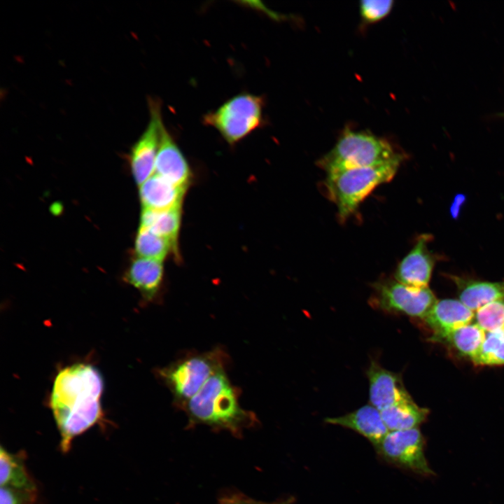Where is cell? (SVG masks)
I'll return each mask as SVG.
<instances>
[{
    "instance_id": "cell-1",
    "label": "cell",
    "mask_w": 504,
    "mask_h": 504,
    "mask_svg": "<svg viewBox=\"0 0 504 504\" xmlns=\"http://www.w3.org/2000/svg\"><path fill=\"white\" fill-rule=\"evenodd\" d=\"M103 388L101 373L90 364H73L56 375L49 403L63 453L70 450L76 437L102 420Z\"/></svg>"
},
{
    "instance_id": "cell-2",
    "label": "cell",
    "mask_w": 504,
    "mask_h": 504,
    "mask_svg": "<svg viewBox=\"0 0 504 504\" xmlns=\"http://www.w3.org/2000/svg\"><path fill=\"white\" fill-rule=\"evenodd\" d=\"M239 396L223 370L212 375L181 409L188 417L189 426L202 424L240 437L244 429L257 423V418L240 406Z\"/></svg>"
},
{
    "instance_id": "cell-3",
    "label": "cell",
    "mask_w": 504,
    "mask_h": 504,
    "mask_svg": "<svg viewBox=\"0 0 504 504\" xmlns=\"http://www.w3.org/2000/svg\"><path fill=\"white\" fill-rule=\"evenodd\" d=\"M404 158L370 167L343 169L326 174V196L337 207L341 222L346 220L379 186L390 181Z\"/></svg>"
},
{
    "instance_id": "cell-4",
    "label": "cell",
    "mask_w": 504,
    "mask_h": 504,
    "mask_svg": "<svg viewBox=\"0 0 504 504\" xmlns=\"http://www.w3.org/2000/svg\"><path fill=\"white\" fill-rule=\"evenodd\" d=\"M404 158L385 139L345 129L333 148L318 161L326 174L337 171L385 164Z\"/></svg>"
},
{
    "instance_id": "cell-5",
    "label": "cell",
    "mask_w": 504,
    "mask_h": 504,
    "mask_svg": "<svg viewBox=\"0 0 504 504\" xmlns=\"http://www.w3.org/2000/svg\"><path fill=\"white\" fill-rule=\"evenodd\" d=\"M225 352L218 348L192 354L158 370V375L181 408L216 372L225 370Z\"/></svg>"
},
{
    "instance_id": "cell-6",
    "label": "cell",
    "mask_w": 504,
    "mask_h": 504,
    "mask_svg": "<svg viewBox=\"0 0 504 504\" xmlns=\"http://www.w3.org/2000/svg\"><path fill=\"white\" fill-rule=\"evenodd\" d=\"M265 103L263 96L240 93L204 114L202 122L216 130L228 144L234 145L264 126Z\"/></svg>"
},
{
    "instance_id": "cell-7",
    "label": "cell",
    "mask_w": 504,
    "mask_h": 504,
    "mask_svg": "<svg viewBox=\"0 0 504 504\" xmlns=\"http://www.w3.org/2000/svg\"><path fill=\"white\" fill-rule=\"evenodd\" d=\"M370 304L384 312L422 319L437 301L428 287L405 285L395 279H382L372 285Z\"/></svg>"
},
{
    "instance_id": "cell-8",
    "label": "cell",
    "mask_w": 504,
    "mask_h": 504,
    "mask_svg": "<svg viewBox=\"0 0 504 504\" xmlns=\"http://www.w3.org/2000/svg\"><path fill=\"white\" fill-rule=\"evenodd\" d=\"M425 441L418 428L388 431L374 446L377 455L385 462L421 476L434 474L424 454Z\"/></svg>"
},
{
    "instance_id": "cell-9",
    "label": "cell",
    "mask_w": 504,
    "mask_h": 504,
    "mask_svg": "<svg viewBox=\"0 0 504 504\" xmlns=\"http://www.w3.org/2000/svg\"><path fill=\"white\" fill-rule=\"evenodd\" d=\"M148 108L150 114L148 123L146 130L134 144L130 154L132 173L139 186L155 174L161 129L164 124L160 101L150 98Z\"/></svg>"
},
{
    "instance_id": "cell-10",
    "label": "cell",
    "mask_w": 504,
    "mask_h": 504,
    "mask_svg": "<svg viewBox=\"0 0 504 504\" xmlns=\"http://www.w3.org/2000/svg\"><path fill=\"white\" fill-rule=\"evenodd\" d=\"M366 374L370 405L379 411L412 398L403 385L401 375L382 368L376 360L371 361Z\"/></svg>"
},
{
    "instance_id": "cell-11",
    "label": "cell",
    "mask_w": 504,
    "mask_h": 504,
    "mask_svg": "<svg viewBox=\"0 0 504 504\" xmlns=\"http://www.w3.org/2000/svg\"><path fill=\"white\" fill-rule=\"evenodd\" d=\"M430 239L426 234L419 237L414 247L398 263L394 273L396 280L410 286L428 287L435 264V257L428 247Z\"/></svg>"
},
{
    "instance_id": "cell-12",
    "label": "cell",
    "mask_w": 504,
    "mask_h": 504,
    "mask_svg": "<svg viewBox=\"0 0 504 504\" xmlns=\"http://www.w3.org/2000/svg\"><path fill=\"white\" fill-rule=\"evenodd\" d=\"M155 174L176 186L184 188H187L190 181L189 164L164 124L161 129Z\"/></svg>"
},
{
    "instance_id": "cell-13",
    "label": "cell",
    "mask_w": 504,
    "mask_h": 504,
    "mask_svg": "<svg viewBox=\"0 0 504 504\" xmlns=\"http://www.w3.org/2000/svg\"><path fill=\"white\" fill-rule=\"evenodd\" d=\"M324 421L356 432L370 441L373 447L389 431L384 422L381 411L370 404L342 416L327 417Z\"/></svg>"
},
{
    "instance_id": "cell-14",
    "label": "cell",
    "mask_w": 504,
    "mask_h": 504,
    "mask_svg": "<svg viewBox=\"0 0 504 504\" xmlns=\"http://www.w3.org/2000/svg\"><path fill=\"white\" fill-rule=\"evenodd\" d=\"M163 276L162 261L137 257L131 262L124 280L140 292L145 302H151L160 291Z\"/></svg>"
},
{
    "instance_id": "cell-15",
    "label": "cell",
    "mask_w": 504,
    "mask_h": 504,
    "mask_svg": "<svg viewBox=\"0 0 504 504\" xmlns=\"http://www.w3.org/2000/svg\"><path fill=\"white\" fill-rule=\"evenodd\" d=\"M186 189L154 174L140 186L139 197L142 207L151 210L181 208Z\"/></svg>"
},
{
    "instance_id": "cell-16",
    "label": "cell",
    "mask_w": 504,
    "mask_h": 504,
    "mask_svg": "<svg viewBox=\"0 0 504 504\" xmlns=\"http://www.w3.org/2000/svg\"><path fill=\"white\" fill-rule=\"evenodd\" d=\"M474 317V312L460 300L444 299L437 300L423 319L433 333H438L468 325Z\"/></svg>"
},
{
    "instance_id": "cell-17",
    "label": "cell",
    "mask_w": 504,
    "mask_h": 504,
    "mask_svg": "<svg viewBox=\"0 0 504 504\" xmlns=\"http://www.w3.org/2000/svg\"><path fill=\"white\" fill-rule=\"evenodd\" d=\"M458 289L459 300L473 312L491 302L504 300V281H483L451 276Z\"/></svg>"
},
{
    "instance_id": "cell-18",
    "label": "cell",
    "mask_w": 504,
    "mask_h": 504,
    "mask_svg": "<svg viewBox=\"0 0 504 504\" xmlns=\"http://www.w3.org/2000/svg\"><path fill=\"white\" fill-rule=\"evenodd\" d=\"M25 459V453L23 451L18 454H11L1 447V486L37 491L36 483L26 467Z\"/></svg>"
},
{
    "instance_id": "cell-19",
    "label": "cell",
    "mask_w": 504,
    "mask_h": 504,
    "mask_svg": "<svg viewBox=\"0 0 504 504\" xmlns=\"http://www.w3.org/2000/svg\"><path fill=\"white\" fill-rule=\"evenodd\" d=\"M486 332L477 323L438 333H433L430 340L448 344L461 355L472 360L478 353L485 338Z\"/></svg>"
},
{
    "instance_id": "cell-20",
    "label": "cell",
    "mask_w": 504,
    "mask_h": 504,
    "mask_svg": "<svg viewBox=\"0 0 504 504\" xmlns=\"http://www.w3.org/2000/svg\"><path fill=\"white\" fill-rule=\"evenodd\" d=\"M181 220V208L167 210L142 209L140 226L167 239L177 249Z\"/></svg>"
},
{
    "instance_id": "cell-21",
    "label": "cell",
    "mask_w": 504,
    "mask_h": 504,
    "mask_svg": "<svg viewBox=\"0 0 504 504\" xmlns=\"http://www.w3.org/2000/svg\"><path fill=\"white\" fill-rule=\"evenodd\" d=\"M381 414L389 431L403 430L418 428L425 421L428 410L411 398L381 411Z\"/></svg>"
},
{
    "instance_id": "cell-22",
    "label": "cell",
    "mask_w": 504,
    "mask_h": 504,
    "mask_svg": "<svg viewBox=\"0 0 504 504\" xmlns=\"http://www.w3.org/2000/svg\"><path fill=\"white\" fill-rule=\"evenodd\" d=\"M134 251L139 258L162 261L170 251L176 252V248L167 239L140 226L135 238Z\"/></svg>"
},
{
    "instance_id": "cell-23",
    "label": "cell",
    "mask_w": 504,
    "mask_h": 504,
    "mask_svg": "<svg viewBox=\"0 0 504 504\" xmlns=\"http://www.w3.org/2000/svg\"><path fill=\"white\" fill-rule=\"evenodd\" d=\"M476 365H504V329L486 332L484 340L475 357Z\"/></svg>"
},
{
    "instance_id": "cell-24",
    "label": "cell",
    "mask_w": 504,
    "mask_h": 504,
    "mask_svg": "<svg viewBox=\"0 0 504 504\" xmlns=\"http://www.w3.org/2000/svg\"><path fill=\"white\" fill-rule=\"evenodd\" d=\"M475 323L485 332L504 329V300L491 302L475 314Z\"/></svg>"
},
{
    "instance_id": "cell-25",
    "label": "cell",
    "mask_w": 504,
    "mask_h": 504,
    "mask_svg": "<svg viewBox=\"0 0 504 504\" xmlns=\"http://www.w3.org/2000/svg\"><path fill=\"white\" fill-rule=\"evenodd\" d=\"M393 6L391 0H363L360 4V13L365 22L373 23L388 15Z\"/></svg>"
},
{
    "instance_id": "cell-26",
    "label": "cell",
    "mask_w": 504,
    "mask_h": 504,
    "mask_svg": "<svg viewBox=\"0 0 504 504\" xmlns=\"http://www.w3.org/2000/svg\"><path fill=\"white\" fill-rule=\"evenodd\" d=\"M37 491L1 486L0 504H35Z\"/></svg>"
},
{
    "instance_id": "cell-27",
    "label": "cell",
    "mask_w": 504,
    "mask_h": 504,
    "mask_svg": "<svg viewBox=\"0 0 504 504\" xmlns=\"http://www.w3.org/2000/svg\"><path fill=\"white\" fill-rule=\"evenodd\" d=\"M295 498L290 496L278 501L266 503L258 501L239 493L227 494L220 498L218 504H293Z\"/></svg>"
},
{
    "instance_id": "cell-28",
    "label": "cell",
    "mask_w": 504,
    "mask_h": 504,
    "mask_svg": "<svg viewBox=\"0 0 504 504\" xmlns=\"http://www.w3.org/2000/svg\"><path fill=\"white\" fill-rule=\"evenodd\" d=\"M465 200V196L458 195L455 197L454 202L451 206V214L453 218H456L458 214L459 208Z\"/></svg>"
}]
</instances>
